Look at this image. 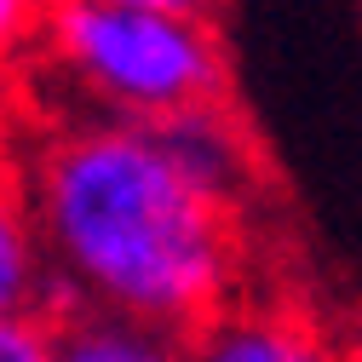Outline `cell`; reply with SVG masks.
Segmentation results:
<instances>
[{"label": "cell", "mask_w": 362, "mask_h": 362, "mask_svg": "<svg viewBox=\"0 0 362 362\" xmlns=\"http://www.w3.org/2000/svg\"><path fill=\"white\" fill-rule=\"evenodd\" d=\"M23 185L58 322L115 316L190 339L236 305L247 270L242 213L173 161L161 127L69 115L23 156Z\"/></svg>", "instance_id": "obj_1"}, {"label": "cell", "mask_w": 362, "mask_h": 362, "mask_svg": "<svg viewBox=\"0 0 362 362\" xmlns=\"http://www.w3.org/2000/svg\"><path fill=\"white\" fill-rule=\"evenodd\" d=\"M40 64L86 115L161 127L224 104V47L202 12L127 6V0H52Z\"/></svg>", "instance_id": "obj_2"}, {"label": "cell", "mask_w": 362, "mask_h": 362, "mask_svg": "<svg viewBox=\"0 0 362 362\" xmlns=\"http://www.w3.org/2000/svg\"><path fill=\"white\" fill-rule=\"evenodd\" d=\"M185 362H356V356L299 305L236 299L185 339Z\"/></svg>", "instance_id": "obj_3"}, {"label": "cell", "mask_w": 362, "mask_h": 362, "mask_svg": "<svg viewBox=\"0 0 362 362\" xmlns=\"http://www.w3.org/2000/svg\"><path fill=\"white\" fill-rule=\"evenodd\" d=\"M23 316H58V288L35 230L23 161L0 156V328L23 322Z\"/></svg>", "instance_id": "obj_4"}, {"label": "cell", "mask_w": 362, "mask_h": 362, "mask_svg": "<svg viewBox=\"0 0 362 362\" xmlns=\"http://www.w3.org/2000/svg\"><path fill=\"white\" fill-rule=\"evenodd\" d=\"M161 139H167L173 161L185 167L207 196H218L236 213L247 207V196H253V144H247L242 121L224 104H207V110L161 121Z\"/></svg>", "instance_id": "obj_5"}, {"label": "cell", "mask_w": 362, "mask_h": 362, "mask_svg": "<svg viewBox=\"0 0 362 362\" xmlns=\"http://www.w3.org/2000/svg\"><path fill=\"white\" fill-rule=\"evenodd\" d=\"M58 362H185V339L139 322H115V316H64Z\"/></svg>", "instance_id": "obj_6"}, {"label": "cell", "mask_w": 362, "mask_h": 362, "mask_svg": "<svg viewBox=\"0 0 362 362\" xmlns=\"http://www.w3.org/2000/svg\"><path fill=\"white\" fill-rule=\"evenodd\" d=\"M52 0H0V75L40 58V29H47Z\"/></svg>", "instance_id": "obj_7"}, {"label": "cell", "mask_w": 362, "mask_h": 362, "mask_svg": "<svg viewBox=\"0 0 362 362\" xmlns=\"http://www.w3.org/2000/svg\"><path fill=\"white\" fill-rule=\"evenodd\" d=\"M0 362H58V316H23L0 328Z\"/></svg>", "instance_id": "obj_8"}, {"label": "cell", "mask_w": 362, "mask_h": 362, "mask_svg": "<svg viewBox=\"0 0 362 362\" xmlns=\"http://www.w3.org/2000/svg\"><path fill=\"white\" fill-rule=\"evenodd\" d=\"M127 6H167V12H202V0H127Z\"/></svg>", "instance_id": "obj_9"}, {"label": "cell", "mask_w": 362, "mask_h": 362, "mask_svg": "<svg viewBox=\"0 0 362 362\" xmlns=\"http://www.w3.org/2000/svg\"><path fill=\"white\" fill-rule=\"evenodd\" d=\"M356 362H362V351H356Z\"/></svg>", "instance_id": "obj_10"}]
</instances>
